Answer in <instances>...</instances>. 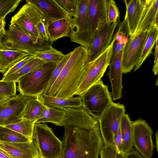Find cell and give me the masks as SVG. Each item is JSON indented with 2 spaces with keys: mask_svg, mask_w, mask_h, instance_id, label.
<instances>
[{
  "mask_svg": "<svg viewBox=\"0 0 158 158\" xmlns=\"http://www.w3.org/2000/svg\"><path fill=\"white\" fill-rule=\"evenodd\" d=\"M63 108L66 115L59 158H99L104 144L98 120L82 107Z\"/></svg>",
  "mask_w": 158,
  "mask_h": 158,
  "instance_id": "1",
  "label": "cell"
},
{
  "mask_svg": "<svg viewBox=\"0 0 158 158\" xmlns=\"http://www.w3.org/2000/svg\"><path fill=\"white\" fill-rule=\"evenodd\" d=\"M72 52L57 79L43 94L63 98H71L76 95L89 62V51L80 46Z\"/></svg>",
  "mask_w": 158,
  "mask_h": 158,
  "instance_id": "2",
  "label": "cell"
},
{
  "mask_svg": "<svg viewBox=\"0 0 158 158\" xmlns=\"http://www.w3.org/2000/svg\"><path fill=\"white\" fill-rule=\"evenodd\" d=\"M52 44L31 37L11 23L5 33L0 36V48L23 52L33 56L52 48Z\"/></svg>",
  "mask_w": 158,
  "mask_h": 158,
  "instance_id": "3",
  "label": "cell"
},
{
  "mask_svg": "<svg viewBox=\"0 0 158 158\" xmlns=\"http://www.w3.org/2000/svg\"><path fill=\"white\" fill-rule=\"evenodd\" d=\"M57 64L47 62L20 78L17 90L22 95L37 98L46 90Z\"/></svg>",
  "mask_w": 158,
  "mask_h": 158,
  "instance_id": "4",
  "label": "cell"
},
{
  "mask_svg": "<svg viewBox=\"0 0 158 158\" xmlns=\"http://www.w3.org/2000/svg\"><path fill=\"white\" fill-rule=\"evenodd\" d=\"M89 1L78 0L77 16H69L71 41L87 49L91 46L93 36L89 16Z\"/></svg>",
  "mask_w": 158,
  "mask_h": 158,
  "instance_id": "5",
  "label": "cell"
},
{
  "mask_svg": "<svg viewBox=\"0 0 158 158\" xmlns=\"http://www.w3.org/2000/svg\"><path fill=\"white\" fill-rule=\"evenodd\" d=\"M82 107L97 120L113 102L108 86L100 80L81 96Z\"/></svg>",
  "mask_w": 158,
  "mask_h": 158,
  "instance_id": "6",
  "label": "cell"
},
{
  "mask_svg": "<svg viewBox=\"0 0 158 158\" xmlns=\"http://www.w3.org/2000/svg\"><path fill=\"white\" fill-rule=\"evenodd\" d=\"M32 139L41 158H59L62 152V142L45 123L35 122Z\"/></svg>",
  "mask_w": 158,
  "mask_h": 158,
  "instance_id": "7",
  "label": "cell"
},
{
  "mask_svg": "<svg viewBox=\"0 0 158 158\" xmlns=\"http://www.w3.org/2000/svg\"><path fill=\"white\" fill-rule=\"evenodd\" d=\"M125 107L120 103L113 102L98 119L104 145L115 147L114 138L120 129Z\"/></svg>",
  "mask_w": 158,
  "mask_h": 158,
  "instance_id": "8",
  "label": "cell"
},
{
  "mask_svg": "<svg viewBox=\"0 0 158 158\" xmlns=\"http://www.w3.org/2000/svg\"><path fill=\"white\" fill-rule=\"evenodd\" d=\"M114 39L102 53L92 61L89 62L83 79L76 95L82 96L91 86L101 79L110 63Z\"/></svg>",
  "mask_w": 158,
  "mask_h": 158,
  "instance_id": "9",
  "label": "cell"
},
{
  "mask_svg": "<svg viewBox=\"0 0 158 158\" xmlns=\"http://www.w3.org/2000/svg\"><path fill=\"white\" fill-rule=\"evenodd\" d=\"M43 20L45 21L46 24L45 19L40 13L26 3L12 17L10 23L14 24L30 36L43 41L38 31V24Z\"/></svg>",
  "mask_w": 158,
  "mask_h": 158,
  "instance_id": "10",
  "label": "cell"
},
{
  "mask_svg": "<svg viewBox=\"0 0 158 158\" xmlns=\"http://www.w3.org/2000/svg\"><path fill=\"white\" fill-rule=\"evenodd\" d=\"M131 125L133 146L143 158H151L155 148L151 128L142 119L132 121Z\"/></svg>",
  "mask_w": 158,
  "mask_h": 158,
  "instance_id": "11",
  "label": "cell"
},
{
  "mask_svg": "<svg viewBox=\"0 0 158 158\" xmlns=\"http://www.w3.org/2000/svg\"><path fill=\"white\" fill-rule=\"evenodd\" d=\"M31 97L19 94L0 101V126H5L20 121L24 107Z\"/></svg>",
  "mask_w": 158,
  "mask_h": 158,
  "instance_id": "12",
  "label": "cell"
},
{
  "mask_svg": "<svg viewBox=\"0 0 158 158\" xmlns=\"http://www.w3.org/2000/svg\"><path fill=\"white\" fill-rule=\"evenodd\" d=\"M148 30H142L130 38L125 46L122 59L123 73L131 72L137 64L141 55Z\"/></svg>",
  "mask_w": 158,
  "mask_h": 158,
  "instance_id": "13",
  "label": "cell"
},
{
  "mask_svg": "<svg viewBox=\"0 0 158 158\" xmlns=\"http://www.w3.org/2000/svg\"><path fill=\"white\" fill-rule=\"evenodd\" d=\"M118 24L117 21L106 22L100 26L94 33L89 51V62L93 60L110 45L113 39L115 29Z\"/></svg>",
  "mask_w": 158,
  "mask_h": 158,
  "instance_id": "14",
  "label": "cell"
},
{
  "mask_svg": "<svg viewBox=\"0 0 158 158\" xmlns=\"http://www.w3.org/2000/svg\"><path fill=\"white\" fill-rule=\"evenodd\" d=\"M152 0H125V17L130 38L135 35Z\"/></svg>",
  "mask_w": 158,
  "mask_h": 158,
  "instance_id": "15",
  "label": "cell"
},
{
  "mask_svg": "<svg viewBox=\"0 0 158 158\" xmlns=\"http://www.w3.org/2000/svg\"><path fill=\"white\" fill-rule=\"evenodd\" d=\"M26 2L42 15L46 21L45 25L69 15L55 0H27Z\"/></svg>",
  "mask_w": 158,
  "mask_h": 158,
  "instance_id": "16",
  "label": "cell"
},
{
  "mask_svg": "<svg viewBox=\"0 0 158 158\" xmlns=\"http://www.w3.org/2000/svg\"><path fill=\"white\" fill-rule=\"evenodd\" d=\"M0 148L12 158H38L39 153L33 140L24 143L6 142L0 140Z\"/></svg>",
  "mask_w": 158,
  "mask_h": 158,
  "instance_id": "17",
  "label": "cell"
},
{
  "mask_svg": "<svg viewBox=\"0 0 158 158\" xmlns=\"http://www.w3.org/2000/svg\"><path fill=\"white\" fill-rule=\"evenodd\" d=\"M123 49L118 53L110 62L109 70L107 73L111 83V94L114 100L119 99L122 97L123 87L122 59Z\"/></svg>",
  "mask_w": 158,
  "mask_h": 158,
  "instance_id": "18",
  "label": "cell"
},
{
  "mask_svg": "<svg viewBox=\"0 0 158 158\" xmlns=\"http://www.w3.org/2000/svg\"><path fill=\"white\" fill-rule=\"evenodd\" d=\"M107 0L89 1V16L93 35L100 26L107 22Z\"/></svg>",
  "mask_w": 158,
  "mask_h": 158,
  "instance_id": "19",
  "label": "cell"
},
{
  "mask_svg": "<svg viewBox=\"0 0 158 158\" xmlns=\"http://www.w3.org/2000/svg\"><path fill=\"white\" fill-rule=\"evenodd\" d=\"M45 25L49 41L52 43L60 38L69 37V15L47 23Z\"/></svg>",
  "mask_w": 158,
  "mask_h": 158,
  "instance_id": "20",
  "label": "cell"
},
{
  "mask_svg": "<svg viewBox=\"0 0 158 158\" xmlns=\"http://www.w3.org/2000/svg\"><path fill=\"white\" fill-rule=\"evenodd\" d=\"M44 105L48 107L60 108H76L82 107L81 97L63 98L42 94L37 97Z\"/></svg>",
  "mask_w": 158,
  "mask_h": 158,
  "instance_id": "21",
  "label": "cell"
},
{
  "mask_svg": "<svg viewBox=\"0 0 158 158\" xmlns=\"http://www.w3.org/2000/svg\"><path fill=\"white\" fill-rule=\"evenodd\" d=\"M113 44L110 62L120 51L123 50L130 38L125 19L120 22L115 33L113 36Z\"/></svg>",
  "mask_w": 158,
  "mask_h": 158,
  "instance_id": "22",
  "label": "cell"
},
{
  "mask_svg": "<svg viewBox=\"0 0 158 158\" xmlns=\"http://www.w3.org/2000/svg\"><path fill=\"white\" fill-rule=\"evenodd\" d=\"M29 55L23 52L0 48V72L4 74L13 65Z\"/></svg>",
  "mask_w": 158,
  "mask_h": 158,
  "instance_id": "23",
  "label": "cell"
},
{
  "mask_svg": "<svg viewBox=\"0 0 158 158\" xmlns=\"http://www.w3.org/2000/svg\"><path fill=\"white\" fill-rule=\"evenodd\" d=\"M66 112L63 108L46 107L38 120L40 123H50L56 126H63Z\"/></svg>",
  "mask_w": 158,
  "mask_h": 158,
  "instance_id": "24",
  "label": "cell"
},
{
  "mask_svg": "<svg viewBox=\"0 0 158 158\" xmlns=\"http://www.w3.org/2000/svg\"><path fill=\"white\" fill-rule=\"evenodd\" d=\"M131 123L128 115L125 113L121 120L120 131L122 139L123 152L126 155L133 149Z\"/></svg>",
  "mask_w": 158,
  "mask_h": 158,
  "instance_id": "25",
  "label": "cell"
},
{
  "mask_svg": "<svg viewBox=\"0 0 158 158\" xmlns=\"http://www.w3.org/2000/svg\"><path fill=\"white\" fill-rule=\"evenodd\" d=\"M46 107L37 98L31 97L24 107L22 113V119L36 121Z\"/></svg>",
  "mask_w": 158,
  "mask_h": 158,
  "instance_id": "26",
  "label": "cell"
},
{
  "mask_svg": "<svg viewBox=\"0 0 158 158\" xmlns=\"http://www.w3.org/2000/svg\"><path fill=\"white\" fill-rule=\"evenodd\" d=\"M158 39V28L153 25L148 29L147 37L140 57L135 66L134 71L138 69L152 52V49Z\"/></svg>",
  "mask_w": 158,
  "mask_h": 158,
  "instance_id": "27",
  "label": "cell"
},
{
  "mask_svg": "<svg viewBox=\"0 0 158 158\" xmlns=\"http://www.w3.org/2000/svg\"><path fill=\"white\" fill-rule=\"evenodd\" d=\"M46 63L41 59L35 57L19 69L7 77L2 78L1 80L15 81L17 82L21 77L41 67Z\"/></svg>",
  "mask_w": 158,
  "mask_h": 158,
  "instance_id": "28",
  "label": "cell"
},
{
  "mask_svg": "<svg viewBox=\"0 0 158 158\" xmlns=\"http://www.w3.org/2000/svg\"><path fill=\"white\" fill-rule=\"evenodd\" d=\"M158 14V0H152L135 35L142 30H148L153 25V22Z\"/></svg>",
  "mask_w": 158,
  "mask_h": 158,
  "instance_id": "29",
  "label": "cell"
},
{
  "mask_svg": "<svg viewBox=\"0 0 158 158\" xmlns=\"http://www.w3.org/2000/svg\"><path fill=\"white\" fill-rule=\"evenodd\" d=\"M36 121L22 119L19 122L4 127L17 132L32 141L33 127Z\"/></svg>",
  "mask_w": 158,
  "mask_h": 158,
  "instance_id": "30",
  "label": "cell"
},
{
  "mask_svg": "<svg viewBox=\"0 0 158 158\" xmlns=\"http://www.w3.org/2000/svg\"><path fill=\"white\" fill-rule=\"evenodd\" d=\"M0 140L6 142L16 143L31 142L23 135L2 126H0Z\"/></svg>",
  "mask_w": 158,
  "mask_h": 158,
  "instance_id": "31",
  "label": "cell"
},
{
  "mask_svg": "<svg viewBox=\"0 0 158 158\" xmlns=\"http://www.w3.org/2000/svg\"><path fill=\"white\" fill-rule=\"evenodd\" d=\"M61 52L54 48L35 54L34 56L39 58L45 62L58 63L64 56Z\"/></svg>",
  "mask_w": 158,
  "mask_h": 158,
  "instance_id": "32",
  "label": "cell"
},
{
  "mask_svg": "<svg viewBox=\"0 0 158 158\" xmlns=\"http://www.w3.org/2000/svg\"><path fill=\"white\" fill-rule=\"evenodd\" d=\"M22 0H0V21L13 12Z\"/></svg>",
  "mask_w": 158,
  "mask_h": 158,
  "instance_id": "33",
  "label": "cell"
},
{
  "mask_svg": "<svg viewBox=\"0 0 158 158\" xmlns=\"http://www.w3.org/2000/svg\"><path fill=\"white\" fill-rule=\"evenodd\" d=\"M72 53V52H71L67 54H65L61 60L56 64L46 90L44 94L47 91L54 83L60 75L65 65L70 57Z\"/></svg>",
  "mask_w": 158,
  "mask_h": 158,
  "instance_id": "34",
  "label": "cell"
},
{
  "mask_svg": "<svg viewBox=\"0 0 158 158\" xmlns=\"http://www.w3.org/2000/svg\"><path fill=\"white\" fill-rule=\"evenodd\" d=\"M100 158H126V155L118 151L115 147L104 145L100 154Z\"/></svg>",
  "mask_w": 158,
  "mask_h": 158,
  "instance_id": "35",
  "label": "cell"
},
{
  "mask_svg": "<svg viewBox=\"0 0 158 158\" xmlns=\"http://www.w3.org/2000/svg\"><path fill=\"white\" fill-rule=\"evenodd\" d=\"M106 14L107 22L111 23L118 21L119 18L120 12L114 1L109 0L107 1Z\"/></svg>",
  "mask_w": 158,
  "mask_h": 158,
  "instance_id": "36",
  "label": "cell"
},
{
  "mask_svg": "<svg viewBox=\"0 0 158 158\" xmlns=\"http://www.w3.org/2000/svg\"><path fill=\"white\" fill-rule=\"evenodd\" d=\"M56 1L63 9L69 14L70 17L77 16L78 0Z\"/></svg>",
  "mask_w": 158,
  "mask_h": 158,
  "instance_id": "37",
  "label": "cell"
},
{
  "mask_svg": "<svg viewBox=\"0 0 158 158\" xmlns=\"http://www.w3.org/2000/svg\"><path fill=\"white\" fill-rule=\"evenodd\" d=\"M16 82L0 80V94L10 97L16 95Z\"/></svg>",
  "mask_w": 158,
  "mask_h": 158,
  "instance_id": "38",
  "label": "cell"
},
{
  "mask_svg": "<svg viewBox=\"0 0 158 158\" xmlns=\"http://www.w3.org/2000/svg\"><path fill=\"white\" fill-rule=\"evenodd\" d=\"M34 57L33 55H31L26 56L9 68L3 74L2 78L7 77L15 73Z\"/></svg>",
  "mask_w": 158,
  "mask_h": 158,
  "instance_id": "39",
  "label": "cell"
},
{
  "mask_svg": "<svg viewBox=\"0 0 158 158\" xmlns=\"http://www.w3.org/2000/svg\"><path fill=\"white\" fill-rule=\"evenodd\" d=\"M45 24V20H43L40 22L38 25V31L40 36L42 40L49 41Z\"/></svg>",
  "mask_w": 158,
  "mask_h": 158,
  "instance_id": "40",
  "label": "cell"
},
{
  "mask_svg": "<svg viewBox=\"0 0 158 158\" xmlns=\"http://www.w3.org/2000/svg\"><path fill=\"white\" fill-rule=\"evenodd\" d=\"M114 143L117 150L123 152L122 139L120 129L114 137Z\"/></svg>",
  "mask_w": 158,
  "mask_h": 158,
  "instance_id": "41",
  "label": "cell"
},
{
  "mask_svg": "<svg viewBox=\"0 0 158 158\" xmlns=\"http://www.w3.org/2000/svg\"><path fill=\"white\" fill-rule=\"evenodd\" d=\"M158 39L157 40L154 52V65L153 66L152 71L154 75H156L158 73Z\"/></svg>",
  "mask_w": 158,
  "mask_h": 158,
  "instance_id": "42",
  "label": "cell"
},
{
  "mask_svg": "<svg viewBox=\"0 0 158 158\" xmlns=\"http://www.w3.org/2000/svg\"><path fill=\"white\" fill-rule=\"evenodd\" d=\"M126 158H144L136 150L133 149L126 154Z\"/></svg>",
  "mask_w": 158,
  "mask_h": 158,
  "instance_id": "43",
  "label": "cell"
},
{
  "mask_svg": "<svg viewBox=\"0 0 158 158\" xmlns=\"http://www.w3.org/2000/svg\"><path fill=\"white\" fill-rule=\"evenodd\" d=\"M6 22L5 18H4L0 21V36L4 35L6 32L5 26Z\"/></svg>",
  "mask_w": 158,
  "mask_h": 158,
  "instance_id": "44",
  "label": "cell"
},
{
  "mask_svg": "<svg viewBox=\"0 0 158 158\" xmlns=\"http://www.w3.org/2000/svg\"><path fill=\"white\" fill-rule=\"evenodd\" d=\"M0 158H12L7 153L0 148Z\"/></svg>",
  "mask_w": 158,
  "mask_h": 158,
  "instance_id": "45",
  "label": "cell"
},
{
  "mask_svg": "<svg viewBox=\"0 0 158 158\" xmlns=\"http://www.w3.org/2000/svg\"><path fill=\"white\" fill-rule=\"evenodd\" d=\"M155 142L156 143V151L158 152V130L157 131L155 134Z\"/></svg>",
  "mask_w": 158,
  "mask_h": 158,
  "instance_id": "46",
  "label": "cell"
},
{
  "mask_svg": "<svg viewBox=\"0 0 158 158\" xmlns=\"http://www.w3.org/2000/svg\"><path fill=\"white\" fill-rule=\"evenodd\" d=\"M158 14L156 16L153 23V25L155 26L156 27L158 28Z\"/></svg>",
  "mask_w": 158,
  "mask_h": 158,
  "instance_id": "47",
  "label": "cell"
},
{
  "mask_svg": "<svg viewBox=\"0 0 158 158\" xmlns=\"http://www.w3.org/2000/svg\"><path fill=\"white\" fill-rule=\"evenodd\" d=\"M10 97L0 94V101L6 99Z\"/></svg>",
  "mask_w": 158,
  "mask_h": 158,
  "instance_id": "48",
  "label": "cell"
},
{
  "mask_svg": "<svg viewBox=\"0 0 158 158\" xmlns=\"http://www.w3.org/2000/svg\"><path fill=\"white\" fill-rule=\"evenodd\" d=\"M38 158H40V157H39Z\"/></svg>",
  "mask_w": 158,
  "mask_h": 158,
  "instance_id": "49",
  "label": "cell"
},
{
  "mask_svg": "<svg viewBox=\"0 0 158 158\" xmlns=\"http://www.w3.org/2000/svg\"></svg>",
  "mask_w": 158,
  "mask_h": 158,
  "instance_id": "50",
  "label": "cell"
}]
</instances>
